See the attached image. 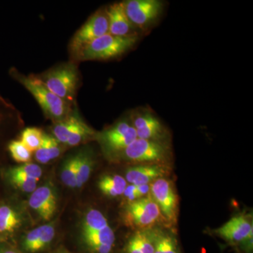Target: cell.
<instances>
[{"instance_id": "obj_15", "label": "cell", "mask_w": 253, "mask_h": 253, "mask_svg": "<svg viewBox=\"0 0 253 253\" xmlns=\"http://www.w3.org/2000/svg\"><path fill=\"white\" fill-rule=\"evenodd\" d=\"M166 174V168L158 163L139 165L128 168L126 180L136 186L151 184L156 179L165 177Z\"/></svg>"}, {"instance_id": "obj_19", "label": "cell", "mask_w": 253, "mask_h": 253, "mask_svg": "<svg viewBox=\"0 0 253 253\" xmlns=\"http://www.w3.org/2000/svg\"><path fill=\"white\" fill-rule=\"evenodd\" d=\"M94 167V158L90 150H83L77 154V188L81 189L86 181Z\"/></svg>"}, {"instance_id": "obj_26", "label": "cell", "mask_w": 253, "mask_h": 253, "mask_svg": "<svg viewBox=\"0 0 253 253\" xmlns=\"http://www.w3.org/2000/svg\"><path fill=\"white\" fill-rule=\"evenodd\" d=\"M95 134V132L89 126H86L83 121H80L74 131L71 133L66 145L68 146H76L83 141L90 139Z\"/></svg>"}, {"instance_id": "obj_34", "label": "cell", "mask_w": 253, "mask_h": 253, "mask_svg": "<svg viewBox=\"0 0 253 253\" xmlns=\"http://www.w3.org/2000/svg\"><path fill=\"white\" fill-rule=\"evenodd\" d=\"M52 253H71L67 249H66L65 247L59 248V249H56V251H54Z\"/></svg>"}, {"instance_id": "obj_4", "label": "cell", "mask_w": 253, "mask_h": 253, "mask_svg": "<svg viewBox=\"0 0 253 253\" xmlns=\"http://www.w3.org/2000/svg\"><path fill=\"white\" fill-rule=\"evenodd\" d=\"M126 223L140 230L151 229L165 220L157 204L149 195L128 203L125 210Z\"/></svg>"}, {"instance_id": "obj_2", "label": "cell", "mask_w": 253, "mask_h": 253, "mask_svg": "<svg viewBox=\"0 0 253 253\" xmlns=\"http://www.w3.org/2000/svg\"><path fill=\"white\" fill-rule=\"evenodd\" d=\"M139 36L121 38L107 33L85 46L76 57L82 61H100L120 57L139 41Z\"/></svg>"}, {"instance_id": "obj_7", "label": "cell", "mask_w": 253, "mask_h": 253, "mask_svg": "<svg viewBox=\"0 0 253 253\" xmlns=\"http://www.w3.org/2000/svg\"><path fill=\"white\" fill-rule=\"evenodd\" d=\"M121 153L128 161L154 164L166 161L169 149L165 142L137 138Z\"/></svg>"}, {"instance_id": "obj_13", "label": "cell", "mask_w": 253, "mask_h": 253, "mask_svg": "<svg viewBox=\"0 0 253 253\" xmlns=\"http://www.w3.org/2000/svg\"><path fill=\"white\" fill-rule=\"evenodd\" d=\"M29 205L44 221L54 217L57 208V199L54 188L50 185L37 188L29 199Z\"/></svg>"}, {"instance_id": "obj_12", "label": "cell", "mask_w": 253, "mask_h": 253, "mask_svg": "<svg viewBox=\"0 0 253 253\" xmlns=\"http://www.w3.org/2000/svg\"><path fill=\"white\" fill-rule=\"evenodd\" d=\"M106 9L109 20V33L121 38L139 36V32L130 22L122 2L114 3Z\"/></svg>"}, {"instance_id": "obj_33", "label": "cell", "mask_w": 253, "mask_h": 253, "mask_svg": "<svg viewBox=\"0 0 253 253\" xmlns=\"http://www.w3.org/2000/svg\"><path fill=\"white\" fill-rule=\"evenodd\" d=\"M0 253H21L7 246H0Z\"/></svg>"}, {"instance_id": "obj_10", "label": "cell", "mask_w": 253, "mask_h": 253, "mask_svg": "<svg viewBox=\"0 0 253 253\" xmlns=\"http://www.w3.org/2000/svg\"><path fill=\"white\" fill-rule=\"evenodd\" d=\"M100 139L105 149L109 152L121 153L137 139V135L130 121L123 120L104 131Z\"/></svg>"}, {"instance_id": "obj_11", "label": "cell", "mask_w": 253, "mask_h": 253, "mask_svg": "<svg viewBox=\"0 0 253 253\" xmlns=\"http://www.w3.org/2000/svg\"><path fill=\"white\" fill-rule=\"evenodd\" d=\"M253 224L243 215L231 218L226 224L216 229L217 235L232 244H243L253 236Z\"/></svg>"}, {"instance_id": "obj_17", "label": "cell", "mask_w": 253, "mask_h": 253, "mask_svg": "<svg viewBox=\"0 0 253 253\" xmlns=\"http://www.w3.org/2000/svg\"><path fill=\"white\" fill-rule=\"evenodd\" d=\"M149 231L154 242V253H181L177 240L172 233L159 228H151Z\"/></svg>"}, {"instance_id": "obj_16", "label": "cell", "mask_w": 253, "mask_h": 253, "mask_svg": "<svg viewBox=\"0 0 253 253\" xmlns=\"http://www.w3.org/2000/svg\"><path fill=\"white\" fill-rule=\"evenodd\" d=\"M83 243L90 253H111L116 236L111 226L93 232L82 233Z\"/></svg>"}, {"instance_id": "obj_31", "label": "cell", "mask_w": 253, "mask_h": 253, "mask_svg": "<svg viewBox=\"0 0 253 253\" xmlns=\"http://www.w3.org/2000/svg\"><path fill=\"white\" fill-rule=\"evenodd\" d=\"M11 182L23 192L33 193L37 189L38 180L28 176L9 175Z\"/></svg>"}, {"instance_id": "obj_27", "label": "cell", "mask_w": 253, "mask_h": 253, "mask_svg": "<svg viewBox=\"0 0 253 253\" xmlns=\"http://www.w3.org/2000/svg\"><path fill=\"white\" fill-rule=\"evenodd\" d=\"M11 157L18 163H27L32 159V151L21 140H13L8 144Z\"/></svg>"}, {"instance_id": "obj_24", "label": "cell", "mask_w": 253, "mask_h": 253, "mask_svg": "<svg viewBox=\"0 0 253 253\" xmlns=\"http://www.w3.org/2000/svg\"><path fill=\"white\" fill-rule=\"evenodd\" d=\"M61 179L68 187L77 188V155L65 161L61 168Z\"/></svg>"}, {"instance_id": "obj_3", "label": "cell", "mask_w": 253, "mask_h": 253, "mask_svg": "<svg viewBox=\"0 0 253 253\" xmlns=\"http://www.w3.org/2000/svg\"><path fill=\"white\" fill-rule=\"evenodd\" d=\"M38 77L53 94L69 104L74 101L79 82L76 65L71 63L61 65Z\"/></svg>"}, {"instance_id": "obj_23", "label": "cell", "mask_w": 253, "mask_h": 253, "mask_svg": "<svg viewBox=\"0 0 253 253\" xmlns=\"http://www.w3.org/2000/svg\"><path fill=\"white\" fill-rule=\"evenodd\" d=\"M109 226L104 214L96 209H90L84 215L82 224V233L93 232Z\"/></svg>"}, {"instance_id": "obj_22", "label": "cell", "mask_w": 253, "mask_h": 253, "mask_svg": "<svg viewBox=\"0 0 253 253\" xmlns=\"http://www.w3.org/2000/svg\"><path fill=\"white\" fill-rule=\"evenodd\" d=\"M81 121L78 116L70 115L64 119L57 121L55 123L53 128V136L60 144H66L71 133L74 131Z\"/></svg>"}, {"instance_id": "obj_28", "label": "cell", "mask_w": 253, "mask_h": 253, "mask_svg": "<svg viewBox=\"0 0 253 253\" xmlns=\"http://www.w3.org/2000/svg\"><path fill=\"white\" fill-rule=\"evenodd\" d=\"M8 174L28 176L39 181L40 178L42 175V169L38 165L27 163L18 167L11 168L9 169Z\"/></svg>"}, {"instance_id": "obj_18", "label": "cell", "mask_w": 253, "mask_h": 253, "mask_svg": "<svg viewBox=\"0 0 253 253\" xmlns=\"http://www.w3.org/2000/svg\"><path fill=\"white\" fill-rule=\"evenodd\" d=\"M35 152L37 161L42 164H46L61 155V144L54 136L44 134L41 146Z\"/></svg>"}, {"instance_id": "obj_32", "label": "cell", "mask_w": 253, "mask_h": 253, "mask_svg": "<svg viewBox=\"0 0 253 253\" xmlns=\"http://www.w3.org/2000/svg\"><path fill=\"white\" fill-rule=\"evenodd\" d=\"M125 252L126 253H142L131 237L128 240L127 243H126V248H125Z\"/></svg>"}, {"instance_id": "obj_9", "label": "cell", "mask_w": 253, "mask_h": 253, "mask_svg": "<svg viewBox=\"0 0 253 253\" xmlns=\"http://www.w3.org/2000/svg\"><path fill=\"white\" fill-rule=\"evenodd\" d=\"M130 122L139 139L164 142L167 135L166 127L151 110L144 108L134 110Z\"/></svg>"}, {"instance_id": "obj_5", "label": "cell", "mask_w": 253, "mask_h": 253, "mask_svg": "<svg viewBox=\"0 0 253 253\" xmlns=\"http://www.w3.org/2000/svg\"><path fill=\"white\" fill-rule=\"evenodd\" d=\"M123 3L131 24L142 33L154 26L164 9V4L159 0H128Z\"/></svg>"}, {"instance_id": "obj_25", "label": "cell", "mask_w": 253, "mask_h": 253, "mask_svg": "<svg viewBox=\"0 0 253 253\" xmlns=\"http://www.w3.org/2000/svg\"><path fill=\"white\" fill-rule=\"evenodd\" d=\"M44 133L38 127H27L21 133V140L30 151H36L42 143Z\"/></svg>"}, {"instance_id": "obj_29", "label": "cell", "mask_w": 253, "mask_h": 253, "mask_svg": "<svg viewBox=\"0 0 253 253\" xmlns=\"http://www.w3.org/2000/svg\"><path fill=\"white\" fill-rule=\"evenodd\" d=\"M18 116V110L14 105L0 94V132L3 126L14 121Z\"/></svg>"}, {"instance_id": "obj_6", "label": "cell", "mask_w": 253, "mask_h": 253, "mask_svg": "<svg viewBox=\"0 0 253 253\" xmlns=\"http://www.w3.org/2000/svg\"><path fill=\"white\" fill-rule=\"evenodd\" d=\"M109 33V20L106 9H100L88 18L76 33L70 42L71 52L78 54L91 42Z\"/></svg>"}, {"instance_id": "obj_8", "label": "cell", "mask_w": 253, "mask_h": 253, "mask_svg": "<svg viewBox=\"0 0 253 253\" xmlns=\"http://www.w3.org/2000/svg\"><path fill=\"white\" fill-rule=\"evenodd\" d=\"M150 196L157 204L165 220L175 223L177 218L178 199L172 181L160 178L150 184Z\"/></svg>"}, {"instance_id": "obj_14", "label": "cell", "mask_w": 253, "mask_h": 253, "mask_svg": "<svg viewBox=\"0 0 253 253\" xmlns=\"http://www.w3.org/2000/svg\"><path fill=\"white\" fill-rule=\"evenodd\" d=\"M55 236L54 224L37 227L26 234L21 242V248L26 253H38L45 250Z\"/></svg>"}, {"instance_id": "obj_1", "label": "cell", "mask_w": 253, "mask_h": 253, "mask_svg": "<svg viewBox=\"0 0 253 253\" xmlns=\"http://www.w3.org/2000/svg\"><path fill=\"white\" fill-rule=\"evenodd\" d=\"M9 73L34 96L46 117L57 122L71 115V104L53 94L38 76H26L14 68Z\"/></svg>"}, {"instance_id": "obj_21", "label": "cell", "mask_w": 253, "mask_h": 253, "mask_svg": "<svg viewBox=\"0 0 253 253\" xmlns=\"http://www.w3.org/2000/svg\"><path fill=\"white\" fill-rule=\"evenodd\" d=\"M21 224L19 214L12 208L6 205L0 206V234H12Z\"/></svg>"}, {"instance_id": "obj_30", "label": "cell", "mask_w": 253, "mask_h": 253, "mask_svg": "<svg viewBox=\"0 0 253 253\" xmlns=\"http://www.w3.org/2000/svg\"><path fill=\"white\" fill-rule=\"evenodd\" d=\"M131 238L142 253H154V245L149 229L137 231Z\"/></svg>"}, {"instance_id": "obj_20", "label": "cell", "mask_w": 253, "mask_h": 253, "mask_svg": "<svg viewBox=\"0 0 253 253\" xmlns=\"http://www.w3.org/2000/svg\"><path fill=\"white\" fill-rule=\"evenodd\" d=\"M126 183L125 178L117 174L105 175L99 179L98 186L103 194L109 197L115 198L123 196L127 186Z\"/></svg>"}]
</instances>
